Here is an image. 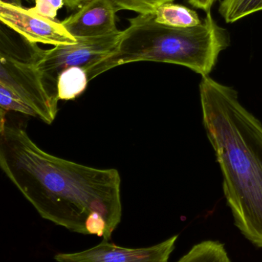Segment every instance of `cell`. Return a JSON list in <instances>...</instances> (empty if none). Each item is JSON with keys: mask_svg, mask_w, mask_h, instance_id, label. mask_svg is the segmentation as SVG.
<instances>
[{"mask_svg": "<svg viewBox=\"0 0 262 262\" xmlns=\"http://www.w3.org/2000/svg\"><path fill=\"white\" fill-rule=\"evenodd\" d=\"M203 121L223 174L236 227L262 248V124L233 88L209 76L200 84Z\"/></svg>", "mask_w": 262, "mask_h": 262, "instance_id": "cell-2", "label": "cell"}, {"mask_svg": "<svg viewBox=\"0 0 262 262\" xmlns=\"http://www.w3.org/2000/svg\"><path fill=\"white\" fill-rule=\"evenodd\" d=\"M115 15L108 0H88L61 23L75 38L104 36L118 31Z\"/></svg>", "mask_w": 262, "mask_h": 262, "instance_id": "cell-8", "label": "cell"}, {"mask_svg": "<svg viewBox=\"0 0 262 262\" xmlns=\"http://www.w3.org/2000/svg\"><path fill=\"white\" fill-rule=\"evenodd\" d=\"M0 168L41 218L68 230L110 241L122 216L121 177L51 155L27 133H0Z\"/></svg>", "mask_w": 262, "mask_h": 262, "instance_id": "cell-1", "label": "cell"}, {"mask_svg": "<svg viewBox=\"0 0 262 262\" xmlns=\"http://www.w3.org/2000/svg\"><path fill=\"white\" fill-rule=\"evenodd\" d=\"M216 1L217 0H187L188 3L191 6L196 8V9H202L206 13L210 12L211 8Z\"/></svg>", "mask_w": 262, "mask_h": 262, "instance_id": "cell-16", "label": "cell"}, {"mask_svg": "<svg viewBox=\"0 0 262 262\" xmlns=\"http://www.w3.org/2000/svg\"><path fill=\"white\" fill-rule=\"evenodd\" d=\"M33 7L30 8L34 13L55 20L58 10L64 6V0H34Z\"/></svg>", "mask_w": 262, "mask_h": 262, "instance_id": "cell-15", "label": "cell"}, {"mask_svg": "<svg viewBox=\"0 0 262 262\" xmlns=\"http://www.w3.org/2000/svg\"><path fill=\"white\" fill-rule=\"evenodd\" d=\"M0 82L14 91L46 124L53 122L58 103L48 95L35 66L18 62L0 53Z\"/></svg>", "mask_w": 262, "mask_h": 262, "instance_id": "cell-5", "label": "cell"}, {"mask_svg": "<svg viewBox=\"0 0 262 262\" xmlns=\"http://www.w3.org/2000/svg\"><path fill=\"white\" fill-rule=\"evenodd\" d=\"M262 11V0H222L220 15L228 23H233L248 15Z\"/></svg>", "mask_w": 262, "mask_h": 262, "instance_id": "cell-12", "label": "cell"}, {"mask_svg": "<svg viewBox=\"0 0 262 262\" xmlns=\"http://www.w3.org/2000/svg\"><path fill=\"white\" fill-rule=\"evenodd\" d=\"M154 19L159 24L178 29L195 27L202 23L195 11L172 3L158 6L154 12Z\"/></svg>", "mask_w": 262, "mask_h": 262, "instance_id": "cell-10", "label": "cell"}, {"mask_svg": "<svg viewBox=\"0 0 262 262\" xmlns=\"http://www.w3.org/2000/svg\"><path fill=\"white\" fill-rule=\"evenodd\" d=\"M89 82L87 72L82 68L66 69L57 80V98L58 101L75 99L84 92Z\"/></svg>", "mask_w": 262, "mask_h": 262, "instance_id": "cell-11", "label": "cell"}, {"mask_svg": "<svg viewBox=\"0 0 262 262\" xmlns=\"http://www.w3.org/2000/svg\"><path fill=\"white\" fill-rule=\"evenodd\" d=\"M44 50L38 44L29 41L0 21V53L18 62L36 66Z\"/></svg>", "mask_w": 262, "mask_h": 262, "instance_id": "cell-9", "label": "cell"}, {"mask_svg": "<svg viewBox=\"0 0 262 262\" xmlns=\"http://www.w3.org/2000/svg\"><path fill=\"white\" fill-rule=\"evenodd\" d=\"M121 32L118 30L104 36L76 38L75 44L62 45L44 50L35 67L49 96L58 103L56 87L60 74L72 67L82 68L87 72L115 50Z\"/></svg>", "mask_w": 262, "mask_h": 262, "instance_id": "cell-4", "label": "cell"}, {"mask_svg": "<svg viewBox=\"0 0 262 262\" xmlns=\"http://www.w3.org/2000/svg\"><path fill=\"white\" fill-rule=\"evenodd\" d=\"M6 112L0 107V133L6 127Z\"/></svg>", "mask_w": 262, "mask_h": 262, "instance_id": "cell-18", "label": "cell"}, {"mask_svg": "<svg viewBox=\"0 0 262 262\" xmlns=\"http://www.w3.org/2000/svg\"><path fill=\"white\" fill-rule=\"evenodd\" d=\"M87 1L88 0H64V6L69 10H75Z\"/></svg>", "mask_w": 262, "mask_h": 262, "instance_id": "cell-17", "label": "cell"}, {"mask_svg": "<svg viewBox=\"0 0 262 262\" xmlns=\"http://www.w3.org/2000/svg\"><path fill=\"white\" fill-rule=\"evenodd\" d=\"M129 23L115 50L88 70L89 81L114 68L137 61L178 64L209 76L219 55L230 44L227 31L211 12L198 26L186 29L159 24L154 14H139Z\"/></svg>", "mask_w": 262, "mask_h": 262, "instance_id": "cell-3", "label": "cell"}, {"mask_svg": "<svg viewBox=\"0 0 262 262\" xmlns=\"http://www.w3.org/2000/svg\"><path fill=\"white\" fill-rule=\"evenodd\" d=\"M178 235L147 248L129 249L103 240L95 247L75 253H58L57 262H169Z\"/></svg>", "mask_w": 262, "mask_h": 262, "instance_id": "cell-7", "label": "cell"}, {"mask_svg": "<svg viewBox=\"0 0 262 262\" xmlns=\"http://www.w3.org/2000/svg\"><path fill=\"white\" fill-rule=\"evenodd\" d=\"M115 12L129 10L140 15L154 14L160 5L172 3L174 0H108Z\"/></svg>", "mask_w": 262, "mask_h": 262, "instance_id": "cell-14", "label": "cell"}, {"mask_svg": "<svg viewBox=\"0 0 262 262\" xmlns=\"http://www.w3.org/2000/svg\"><path fill=\"white\" fill-rule=\"evenodd\" d=\"M0 107L6 112L12 111L38 118L36 112L31 106L23 101L12 89L2 82H0Z\"/></svg>", "mask_w": 262, "mask_h": 262, "instance_id": "cell-13", "label": "cell"}, {"mask_svg": "<svg viewBox=\"0 0 262 262\" xmlns=\"http://www.w3.org/2000/svg\"><path fill=\"white\" fill-rule=\"evenodd\" d=\"M0 21L36 44L58 46L77 42L61 21L40 16L21 5L0 0Z\"/></svg>", "mask_w": 262, "mask_h": 262, "instance_id": "cell-6", "label": "cell"}]
</instances>
